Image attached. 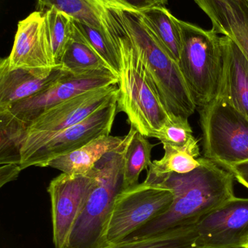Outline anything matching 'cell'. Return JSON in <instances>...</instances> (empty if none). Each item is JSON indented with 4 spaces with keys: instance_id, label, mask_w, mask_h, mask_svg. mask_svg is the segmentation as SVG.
I'll return each mask as SVG.
<instances>
[{
    "instance_id": "13",
    "label": "cell",
    "mask_w": 248,
    "mask_h": 248,
    "mask_svg": "<svg viewBox=\"0 0 248 248\" xmlns=\"http://www.w3.org/2000/svg\"><path fill=\"white\" fill-rule=\"evenodd\" d=\"M40 10L55 7L76 21L98 29L117 42L125 33L120 15L140 10L127 0H36Z\"/></svg>"
},
{
    "instance_id": "23",
    "label": "cell",
    "mask_w": 248,
    "mask_h": 248,
    "mask_svg": "<svg viewBox=\"0 0 248 248\" xmlns=\"http://www.w3.org/2000/svg\"><path fill=\"white\" fill-rule=\"evenodd\" d=\"M44 16L54 62L56 66H61L63 57L75 31V20L55 7L46 9Z\"/></svg>"
},
{
    "instance_id": "19",
    "label": "cell",
    "mask_w": 248,
    "mask_h": 248,
    "mask_svg": "<svg viewBox=\"0 0 248 248\" xmlns=\"http://www.w3.org/2000/svg\"><path fill=\"white\" fill-rule=\"evenodd\" d=\"M138 15L162 47L179 63L182 39L178 18L163 5L143 9Z\"/></svg>"
},
{
    "instance_id": "31",
    "label": "cell",
    "mask_w": 248,
    "mask_h": 248,
    "mask_svg": "<svg viewBox=\"0 0 248 248\" xmlns=\"http://www.w3.org/2000/svg\"><path fill=\"white\" fill-rule=\"evenodd\" d=\"M243 248H248V240L246 242V244L244 245Z\"/></svg>"
},
{
    "instance_id": "26",
    "label": "cell",
    "mask_w": 248,
    "mask_h": 248,
    "mask_svg": "<svg viewBox=\"0 0 248 248\" xmlns=\"http://www.w3.org/2000/svg\"><path fill=\"white\" fill-rule=\"evenodd\" d=\"M75 23L90 46L104 60L118 77L120 71V54L118 41L116 42L113 40L112 38L94 28L79 23L76 20Z\"/></svg>"
},
{
    "instance_id": "24",
    "label": "cell",
    "mask_w": 248,
    "mask_h": 248,
    "mask_svg": "<svg viewBox=\"0 0 248 248\" xmlns=\"http://www.w3.org/2000/svg\"><path fill=\"white\" fill-rule=\"evenodd\" d=\"M196 225V224H195ZM195 225L173 229L155 235L127 239L103 248H189L195 247Z\"/></svg>"
},
{
    "instance_id": "32",
    "label": "cell",
    "mask_w": 248,
    "mask_h": 248,
    "mask_svg": "<svg viewBox=\"0 0 248 248\" xmlns=\"http://www.w3.org/2000/svg\"><path fill=\"white\" fill-rule=\"evenodd\" d=\"M198 248L195 247V248Z\"/></svg>"
},
{
    "instance_id": "18",
    "label": "cell",
    "mask_w": 248,
    "mask_h": 248,
    "mask_svg": "<svg viewBox=\"0 0 248 248\" xmlns=\"http://www.w3.org/2000/svg\"><path fill=\"white\" fill-rule=\"evenodd\" d=\"M126 138L127 135L101 136L78 150L51 160L48 167L58 169L68 174H87L105 155L117 150Z\"/></svg>"
},
{
    "instance_id": "25",
    "label": "cell",
    "mask_w": 248,
    "mask_h": 248,
    "mask_svg": "<svg viewBox=\"0 0 248 248\" xmlns=\"http://www.w3.org/2000/svg\"><path fill=\"white\" fill-rule=\"evenodd\" d=\"M27 126L6 111H0V164H19Z\"/></svg>"
},
{
    "instance_id": "30",
    "label": "cell",
    "mask_w": 248,
    "mask_h": 248,
    "mask_svg": "<svg viewBox=\"0 0 248 248\" xmlns=\"http://www.w3.org/2000/svg\"><path fill=\"white\" fill-rule=\"evenodd\" d=\"M139 10L154 5L164 6L168 0H127Z\"/></svg>"
},
{
    "instance_id": "16",
    "label": "cell",
    "mask_w": 248,
    "mask_h": 248,
    "mask_svg": "<svg viewBox=\"0 0 248 248\" xmlns=\"http://www.w3.org/2000/svg\"><path fill=\"white\" fill-rule=\"evenodd\" d=\"M202 10L213 30L231 39L248 60V0H206Z\"/></svg>"
},
{
    "instance_id": "28",
    "label": "cell",
    "mask_w": 248,
    "mask_h": 248,
    "mask_svg": "<svg viewBox=\"0 0 248 248\" xmlns=\"http://www.w3.org/2000/svg\"><path fill=\"white\" fill-rule=\"evenodd\" d=\"M22 170L19 164L1 165L0 168V186L16 180Z\"/></svg>"
},
{
    "instance_id": "15",
    "label": "cell",
    "mask_w": 248,
    "mask_h": 248,
    "mask_svg": "<svg viewBox=\"0 0 248 248\" xmlns=\"http://www.w3.org/2000/svg\"><path fill=\"white\" fill-rule=\"evenodd\" d=\"M66 74L61 66L52 69H10L8 59L2 58L0 62V110L49 88Z\"/></svg>"
},
{
    "instance_id": "4",
    "label": "cell",
    "mask_w": 248,
    "mask_h": 248,
    "mask_svg": "<svg viewBox=\"0 0 248 248\" xmlns=\"http://www.w3.org/2000/svg\"><path fill=\"white\" fill-rule=\"evenodd\" d=\"M138 13H121L122 26L136 46L144 68L170 115L189 119L196 110L179 63L162 47Z\"/></svg>"
},
{
    "instance_id": "33",
    "label": "cell",
    "mask_w": 248,
    "mask_h": 248,
    "mask_svg": "<svg viewBox=\"0 0 248 248\" xmlns=\"http://www.w3.org/2000/svg\"><path fill=\"white\" fill-rule=\"evenodd\" d=\"M195 248V247H193V248Z\"/></svg>"
},
{
    "instance_id": "11",
    "label": "cell",
    "mask_w": 248,
    "mask_h": 248,
    "mask_svg": "<svg viewBox=\"0 0 248 248\" xmlns=\"http://www.w3.org/2000/svg\"><path fill=\"white\" fill-rule=\"evenodd\" d=\"M93 186V177L62 173L48 188L50 198L52 241L55 248H68L71 233L81 216Z\"/></svg>"
},
{
    "instance_id": "7",
    "label": "cell",
    "mask_w": 248,
    "mask_h": 248,
    "mask_svg": "<svg viewBox=\"0 0 248 248\" xmlns=\"http://www.w3.org/2000/svg\"><path fill=\"white\" fill-rule=\"evenodd\" d=\"M173 201L168 188L157 185L138 184L123 189L116 196L106 226V244H116L166 212Z\"/></svg>"
},
{
    "instance_id": "10",
    "label": "cell",
    "mask_w": 248,
    "mask_h": 248,
    "mask_svg": "<svg viewBox=\"0 0 248 248\" xmlns=\"http://www.w3.org/2000/svg\"><path fill=\"white\" fill-rule=\"evenodd\" d=\"M118 82L117 76L111 70L82 74H74L67 71L63 78L49 88L0 111L7 112L27 126L32 121L48 109L83 93L117 84Z\"/></svg>"
},
{
    "instance_id": "5",
    "label": "cell",
    "mask_w": 248,
    "mask_h": 248,
    "mask_svg": "<svg viewBox=\"0 0 248 248\" xmlns=\"http://www.w3.org/2000/svg\"><path fill=\"white\" fill-rule=\"evenodd\" d=\"M182 47L179 65L198 108L218 95L223 71L221 37L211 30L178 19Z\"/></svg>"
},
{
    "instance_id": "21",
    "label": "cell",
    "mask_w": 248,
    "mask_h": 248,
    "mask_svg": "<svg viewBox=\"0 0 248 248\" xmlns=\"http://www.w3.org/2000/svg\"><path fill=\"white\" fill-rule=\"evenodd\" d=\"M75 31L63 57L61 66L74 74L111 70L104 60L94 50L75 23Z\"/></svg>"
},
{
    "instance_id": "27",
    "label": "cell",
    "mask_w": 248,
    "mask_h": 248,
    "mask_svg": "<svg viewBox=\"0 0 248 248\" xmlns=\"http://www.w3.org/2000/svg\"><path fill=\"white\" fill-rule=\"evenodd\" d=\"M154 138L160 140L163 144L179 148L199 146V140L194 137L189 119L182 116L171 115Z\"/></svg>"
},
{
    "instance_id": "12",
    "label": "cell",
    "mask_w": 248,
    "mask_h": 248,
    "mask_svg": "<svg viewBox=\"0 0 248 248\" xmlns=\"http://www.w3.org/2000/svg\"><path fill=\"white\" fill-rule=\"evenodd\" d=\"M195 247L243 248L248 240V198L234 197L201 218Z\"/></svg>"
},
{
    "instance_id": "6",
    "label": "cell",
    "mask_w": 248,
    "mask_h": 248,
    "mask_svg": "<svg viewBox=\"0 0 248 248\" xmlns=\"http://www.w3.org/2000/svg\"><path fill=\"white\" fill-rule=\"evenodd\" d=\"M204 157L225 169L248 160V117L218 94L199 109Z\"/></svg>"
},
{
    "instance_id": "2",
    "label": "cell",
    "mask_w": 248,
    "mask_h": 248,
    "mask_svg": "<svg viewBox=\"0 0 248 248\" xmlns=\"http://www.w3.org/2000/svg\"><path fill=\"white\" fill-rule=\"evenodd\" d=\"M120 54L118 108L131 125L147 137L154 138L171 115L149 77L136 46L125 30L118 39Z\"/></svg>"
},
{
    "instance_id": "8",
    "label": "cell",
    "mask_w": 248,
    "mask_h": 248,
    "mask_svg": "<svg viewBox=\"0 0 248 248\" xmlns=\"http://www.w3.org/2000/svg\"><path fill=\"white\" fill-rule=\"evenodd\" d=\"M117 84L80 94L44 111L27 125L21 148V159L36 150L50 137L88 117L118 97Z\"/></svg>"
},
{
    "instance_id": "1",
    "label": "cell",
    "mask_w": 248,
    "mask_h": 248,
    "mask_svg": "<svg viewBox=\"0 0 248 248\" xmlns=\"http://www.w3.org/2000/svg\"><path fill=\"white\" fill-rule=\"evenodd\" d=\"M234 175L202 157L199 167L187 173H171L151 185L168 188L173 193L170 208L128 239L155 235L173 229L195 225L201 218L235 197Z\"/></svg>"
},
{
    "instance_id": "3",
    "label": "cell",
    "mask_w": 248,
    "mask_h": 248,
    "mask_svg": "<svg viewBox=\"0 0 248 248\" xmlns=\"http://www.w3.org/2000/svg\"><path fill=\"white\" fill-rule=\"evenodd\" d=\"M129 134L125 142L105 155L89 173L93 186L87 203L71 233L68 248H103L106 226L116 196L123 190L124 157Z\"/></svg>"
},
{
    "instance_id": "20",
    "label": "cell",
    "mask_w": 248,
    "mask_h": 248,
    "mask_svg": "<svg viewBox=\"0 0 248 248\" xmlns=\"http://www.w3.org/2000/svg\"><path fill=\"white\" fill-rule=\"evenodd\" d=\"M164 155L160 160L151 162L147 169L146 183L153 184L156 180L169 173H187L199 167L202 163L199 146L179 148L163 144Z\"/></svg>"
},
{
    "instance_id": "9",
    "label": "cell",
    "mask_w": 248,
    "mask_h": 248,
    "mask_svg": "<svg viewBox=\"0 0 248 248\" xmlns=\"http://www.w3.org/2000/svg\"><path fill=\"white\" fill-rule=\"evenodd\" d=\"M117 99L115 97L84 120L61 130L23 157L22 170L31 166L48 167L51 160L78 150L98 137L110 135L119 110Z\"/></svg>"
},
{
    "instance_id": "29",
    "label": "cell",
    "mask_w": 248,
    "mask_h": 248,
    "mask_svg": "<svg viewBox=\"0 0 248 248\" xmlns=\"http://www.w3.org/2000/svg\"><path fill=\"white\" fill-rule=\"evenodd\" d=\"M227 170L231 171L236 180L248 189V160L231 166Z\"/></svg>"
},
{
    "instance_id": "17",
    "label": "cell",
    "mask_w": 248,
    "mask_h": 248,
    "mask_svg": "<svg viewBox=\"0 0 248 248\" xmlns=\"http://www.w3.org/2000/svg\"><path fill=\"white\" fill-rule=\"evenodd\" d=\"M221 42L223 71L218 94L228 97L248 117V58L230 38L221 36Z\"/></svg>"
},
{
    "instance_id": "22",
    "label": "cell",
    "mask_w": 248,
    "mask_h": 248,
    "mask_svg": "<svg viewBox=\"0 0 248 248\" xmlns=\"http://www.w3.org/2000/svg\"><path fill=\"white\" fill-rule=\"evenodd\" d=\"M124 157L123 189L138 185L140 174L151 164L154 144L131 125Z\"/></svg>"
},
{
    "instance_id": "14",
    "label": "cell",
    "mask_w": 248,
    "mask_h": 248,
    "mask_svg": "<svg viewBox=\"0 0 248 248\" xmlns=\"http://www.w3.org/2000/svg\"><path fill=\"white\" fill-rule=\"evenodd\" d=\"M7 59L10 69H52L58 67L52 58L45 16L41 10L33 12L18 22L14 43Z\"/></svg>"
}]
</instances>
